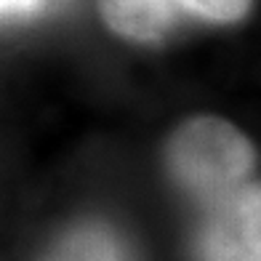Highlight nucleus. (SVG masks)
<instances>
[{
    "label": "nucleus",
    "mask_w": 261,
    "mask_h": 261,
    "mask_svg": "<svg viewBox=\"0 0 261 261\" xmlns=\"http://www.w3.org/2000/svg\"><path fill=\"white\" fill-rule=\"evenodd\" d=\"M253 160V144L221 117H192L165 147L173 181L205 208L248 184Z\"/></svg>",
    "instance_id": "1"
},
{
    "label": "nucleus",
    "mask_w": 261,
    "mask_h": 261,
    "mask_svg": "<svg viewBox=\"0 0 261 261\" xmlns=\"http://www.w3.org/2000/svg\"><path fill=\"white\" fill-rule=\"evenodd\" d=\"M203 261H261V181L208 205L200 232Z\"/></svg>",
    "instance_id": "2"
},
{
    "label": "nucleus",
    "mask_w": 261,
    "mask_h": 261,
    "mask_svg": "<svg viewBox=\"0 0 261 261\" xmlns=\"http://www.w3.org/2000/svg\"><path fill=\"white\" fill-rule=\"evenodd\" d=\"M179 0H99L107 27L139 43L165 38L179 19Z\"/></svg>",
    "instance_id": "3"
},
{
    "label": "nucleus",
    "mask_w": 261,
    "mask_h": 261,
    "mask_svg": "<svg viewBox=\"0 0 261 261\" xmlns=\"http://www.w3.org/2000/svg\"><path fill=\"white\" fill-rule=\"evenodd\" d=\"M48 261H128V253L112 229L101 224H86L69 232Z\"/></svg>",
    "instance_id": "4"
},
{
    "label": "nucleus",
    "mask_w": 261,
    "mask_h": 261,
    "mask_svg": "<svg viewBox=\"0 0 261 261\" xmlns=\"http://www.w3.org/2000/svg\"><path fill=\"white\" fill-rule=\"evenodd\" d=\"M179 3L195 16L211 21H234L251 8V0H179Z\"/></svg>",
    "instance_id": "5"
},
{
    "label": "nucleus",
    "mask_w": 261,
    "mask_h": 261,
    "mask_svg": "<svg viewBox=\"0 0 261 261\" xmlns=\"http://www.w3.org/2000/svg\"><path fill=\"white\" fill-rule=\"evenodd\" d=\"M51 0H3V14L8 19H21V16H32L43 11Z\"/></svg>",
    "instance_id": "6"
}]
</instances>
